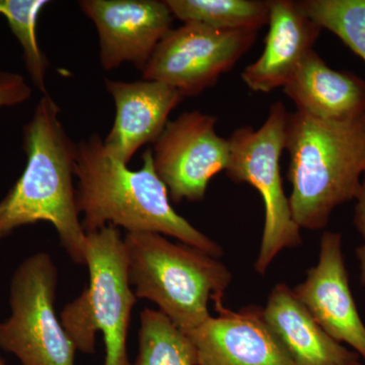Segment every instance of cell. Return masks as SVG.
I'll list each match as a JSON object with an SVG mask.
<instances>
[{"label": "cell", "mask_w": 365, "mask_h": 365, "mask_svg": "<svg viewBox=\"0 0 365 365\" xmlns=\"http://www.w3.org/2000/svg\"><path fill=\"white\" fill-rule=\"evenodd\" d=\"M182 23L222 31H256L268 25L270 6L262 0H165Z\"/></svg>", "instance_id": "e0dca14e"}, {"label": "cell", "mask_w": 365, "mask_h": 365, "mask_svg": "<svg viewBox=\"0 0 365 365\" xmlns=\"http://www.w3.org/2000/svg\"><path fill=\"white\" fill-rule=\"evenodd\" d=\"M216 122L200 111L184 112L155 141V169L173 202L204 200L210 180L227 170L230 143L216 133Z\"/></svg>", "instance_id": "9c48e42d"}, {"label": "cell", "mask_w": 365, "mask_h": 365, "mask_svg": "<svg viewBox=\"0 0 365 365\" xmlns=\"http://www.w3.org/2000/svg\"><path fill=\"white\" fill-rule=\"evenodd\" d=\"M215 311L217 317L188 334L197 365H294L266 324L262 307L232 312L220 306Z\"/></svg>", "instance_id": "7c38bea8"}, {"label": "cell", "mask_w": 365, "mask_h": 365, "mask_svg": "<svg viewBox=\"0 0 365 365\" xmlns=\"http://www.w3.org/2000/svg\"><path fill=\"white\" fill-rule=\"evenodd\" d=\"M289 116L283 103H274L258 130L242 126L228 138L230 160L225 170L228 179L237 184L251 185L260 193L265 206L260 252L255 262V270L261 275L281 251L302 244L300 228L292 218L280 174Z\"/></svg>", "instance_id": "8992f818"}, {"label": "cell", "mask_w": 365, "mask_h": 365, "mask_svg": "<svg viewBox=\"0 0 365 365\" xmlns=\"http://www.w3.org/2000/svg\"><path fill=\"white\" fill-rule=\"evenodd\" d=\"M304 13L365 62V0H302Z\"/></svg>", "instance_id": "ffe728a7"}, {"label": "cell", "mask_w": 365, "mask_h": 365, "mask_svg": "<svg viewBox=\"0 0 365 365\" xmlns=\"http://www.w3.org/2000/svg\"><path fill=\"white\" fill-rule=\"evenodd\" d=\"M133 365H197L195 346L162 312L145 309L140 314Z\"/></svg>", "instance_id": "ac0fdd59"}, {"label": "cell", "mask_w": 365, "mask_h": 365, "mask_svg": "<svg viewBox=\"0 0 365 365\" xmlns=\"http://www.w3.org/2000/svg\"><path fill=\"white\" fill-rule=\"evenodd\" d=\"M129 282L138 299L189 334L211 314L208 304L223 306L232 273L217 258L155 232H127L124 237Z\"/></svg>", "instance_id": "277c9868"}, {"label": "cell", "mask_w": 365, "mask_h": 365, "mask_svg": "<svg viewBox=\"0 0 365 365\" xmlns=\"http://www.w3.org/2000/svg\"><path fill=\"white\" fill-rule=\"evenodd\" d=\"M32 96L25 78L14 72L0 71V109L23 104Z\"/></svg>", "instance_id": "44dd1931"}, {"label": "cell", "mask_w": 365, "mask_h": 365, "mask_svg": "<svg viewBox=\"0 0 365 365\" xmlns=\"http://www.w3.org/2000/svg\"><path fill=\"white\" fill-rule=\"evenodd\" d=\"M59 113L57 103L44 95L24 126L26 165L20 179L0 201V242L20 227L49 222L71 261L86 266V234L73 182L76 144L67 135Z\"/></svg>", "instance_id": "7a4b0ae2"}, {"label": "cell", "mask_w": 365, "mask_h": 365, "mask_svg": "<svg viewBox=\"0 0 365 365\" xmlns=\"http://www.w3.org/2000/svg\"><path fill=\"white\" fill-rule=\"evenodd\" d=\"M0 365H7L6 362H4V360L0 357Z\"/></svg>", "instance_id": "603a6c76"}, {"label": "cell", "mask_w": 365, "mask_h": 365, "mask_svg": "<svg viewBox=\"0 0 365 365\" xmlns=\"http://www.w3.org/2000/svg\"><path fill=\"white\" fill-rule=\"evenodd\" d=\"M297 111L324 121H344L365 112V81L336 71L312 50L283 86Z\"/></svg>", "instance_id": "2e32d148"}, {"label": "cell", "mask_w": 365, "mask_h": 365, "mask_svg": "<svg viewBox=\"0 0 365 365\" xmlns=\"http://www.w3.org/2000/svg\"><path fill=\"white\" fill-rule=\"evenodd\" d=\"M289 205L302 230H321L333 211L355 200L365 174V112L324 121L295 111L287 125Z\"/></svg>", "instance_id": "3957f363"}, {"label": "cell", "mask_w": 365, "mask_h": 365, "mask_svg": "<svg viewBox=\"0 0 365 365\" xmlns=\"http://www.w3.org/2000/svg\"><path fill=\"white\" fill-rule=\"evenodd\" d=\"M256 31H222L187 23L172 29L143 71L144 81L172 86L194 97L217 83L253 47Z\"/></svg>", "instance_id": "ba28073f"}, {"label": "cell", "mask_w": 365, "mask_h": 365, "mask_svg": "<svg viewBox=\"0 0 365 365\" xmlns=\"http://www.w3.org/2000/svg\"><path fill=\"white\" fill-rule=\"evenodd\" d=\"M106 88L116 106V117L103 143L112 158L128 165L143 146L155 143L184 97L172 86L144 79L134 83L107 79Z\"/></svg>", "instance_id": "4fadbf2b"}, {"label": "cell", "mask_w": 365, "mask_h": 365, "mask_svg": "<svg viewBox=\"0 0 365 365\" xmlns=\"http://www.w3.org/2000/svg\"><path fill=\"white\" fill-rule=\"evenodd\" d=\"M74 174L76 202L86 234L109 225L121 227L129 234L169 235L215 258L222 257V247L170 205L167 187L155 169L153 150L144 151L140 169L129 170L112 158L102 138L93 134L76 144Z\"/></svg>", "instance_id": "6da1fadb"}, {"label": "cell", "mask_w": 365, "mask_h": 365, "mask_svg": "<svg viewBox=\"0 0 365 365\" xmlns=\"http://www.w3.org/2000/svg\"><path fill=\"white\" fill-rule=\"evenodd\" d=\"M86 266L90 280L83 292L60 314V321L76 350L93 354L96 335L102 333L104 365H131L127 336L137 302L127 269L124 239L117 227L86 234Z\"/></svg>", "instance_id": "5b68a950"}, {"label": "cell", "mask_w": 365, "mask_h": 365, "mask_svg": "<svg viewBox=\"0 0 365 365\" xmlns=\"http://www.w3.org/2000/svg\"><path fill=\"white\" fill-rule=\"evenodd\" d=\"M47 4V0H0V14L20 43L26 71L43 96L48 95L45 78L49 63L38 41L37 23Z\"/></svg>", "instance_id": "d6986e66"}, {"label": "cell", "mask_w": 365, "mask_h": 365, "mask_svg": "<svg viewBox=\"0 0 365 365\" xmlns=\"http://www.w3.org/2000/svg\"><path fill=\"white\" fill-rule=\"evenodd\" d=\"M353 223L364 239V244L356 249V259L359 264L360 282L365 287V174L362 178L361 187L357 194Z\"/></svg>", "instance_id": "7402d4cb"}, {"label": "cell", "mask_w": 365, "mask_h": 365, "mask_svg": "<svg viewBox=\"0 0 365 365\" xmlns=\"http://www.w3.org/2000/svg\"><path fill=\"white\" fill-rule=\"evenodd\" d=\"M263 316L294 365H362L356 352L319 326L285 283L273 288Z\"/></svg>", "instance_id": "9a60e30c"}, {"label": "cell", "mask_w": 365, "mask_h": 365, "mask_svg": "<svg viewBox=\"0 0 365 365\" xmlns=\"http://www.w3.org/2000/svg\"><path fill=\"white\" fill-rule=\"evenodd\" d=\"M269 31L262 55L242 72L250 90L271 93L287 85L323 29L292 0H269Z\"/></svg>", "instance_id": "5bb4252c"}, {"label": "cell", "mask_w": 365, "mask_h": 365, "mask_svg": "<svg viewBox=\"0 0 365 365\" xmlns=\"http://www.w3.org/2000/svg\"><path fill=\"white\" fill-rule=\"evenodd\" d=\"M58 268L45 252L25 259L9 285L11 316L0 323V349L21 365H76V346L55 311Z\"/></svg>", "instance_id": "52a82bcc"}, {"label": "cell", "mask_w": 365, "mask_h": 365, "mask_svg": "<svg viewBox=\"0 0 365 365\" xmlns=\"http://www.w3.org/2000/svg\"><path fill=\"white\" fill-rule=\"evenodd\" d=\"M292 290L330 337L350 346L365 361V325L350 288L342 235L324 232L318 263Z\"/></svg>", "instance_id": "8fae6325"}, {"label": "cell", "mask_w": 365, "mask_h": 365, "mask_svg": "<svg viewBox=\"0 0 365 365\" xmlns=\"http://www.w3.org/2000/svg\"><path fill=\"white\" fill-rule=\"evenodd\" d=\"M79 6L97 28L101 64L107 71L123 63L143 71L175 19L158 0H81Z\"/></svg>", "instance_id": "30bf717a"}]
</instances>
